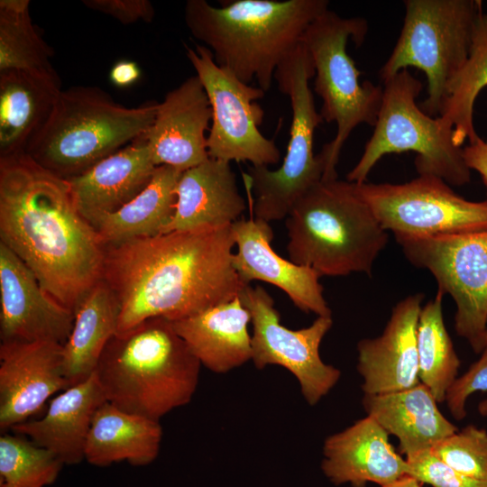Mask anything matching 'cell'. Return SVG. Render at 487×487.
Wrapping results in <instances>:
<instances>
[{"label": "cell", "instance_id": "6da1fadb", "mask_svg": "<svg viewBox=\"0 0 487 487\" xmlns=\"http://www.w3.org/2000/svg\"><path fill=\"white\" fill-rule=\"evenodd\" d=\"M232 225L105 245L102 280L120 307L117 334L154 317L177 321L230 301L247 286L233 265Z\"/></svg>", "mask_w": 487, "mask_h": 487}, {"label": "cell", "instance_id": "7a4b0ae2", "mask_svg": "<svg viewBox=\"0 0 487 487\" xmlns=\"http://www.w3.org/2000/svg\"><path fill=\"white\" fill-rule=\"evenodd\" d=\"M0 238L42 289L75 312L103 275L105 245L66 179L26 153L0 158Z\"/></svg>", "mask_w": 487, "mask_h": 487}, {"label": "cell", "instance_id": "3957f363", "mask_svg": "<svg viewBox=\"0 0 487 487\" xmlns=\"http://www.w3.org/2000/svg\"><path fill=\"white\" fill-rule=\"evenodd\" d=\"M328 5L327 0H234L216 7L188 0L184 20L217 65L246 84L255 79L266 92L280 61Z\"/></svg>", "mask_w": 487, "mask_h": 487}, {"label": "cell", "instance_id": "277c9868", "mask_svg": "<svg viewBox=\"0 0 487 487\" xmlns=\"http://www.w3.org/2000/svg\"><path fill=\"white\" fill-rule=\"evenodd\" d=\"M200 366L172 322L154 317L113 336L95 372L106 401L159 420L191 400Z\"/></svg>", "mask_w": 487, "mask_h": 487}, {"label": "cell", "instance_id": "5b68a950", "mask_svg": "<svg viewBox=\"0 0 487 487\" xmlns=\"http://www.w3.org/2000/svg\"><path fill=\"white\" fill-rule=\"evenodd\" d=\"M285 225L292 262L321 276L370 275L388 242L387 231L354 184L322 179L294 204Z\"/></svg>", "mask_w": 487, "mask_h": 487}, {"label": "cell", "instance_id": "8992f818", "mask_svg": "<svg viewBox=\"0 0 487 487\" xmlns=\"http://www.w3.org/2000/svg\"><path fill=\"white\" fill-rule=\"evenodd\" d=\"M157 107L153 101L126 107L93 86L62 89L24 153L57 176L73 178L143 136Z\"/></svg>", "mask_w": 487, "mask_h": 487}, {"label": "cell", "instance_id": "52a82bcc", "mask_svg": "<svg viewBox=\"0 0 487 487\" xmlns=\"http://www.w3.org/2000/svg\"><path fill=\"white\" fill-rule=\"evenodd\" d=\"M363 18H344L326 10L304 32L301 42L310 53L315 68L314 90L322 100L323 120L336 124L335 138L322 152L326 157L323 179H337L335 167L351 133L361 124L374 126L383 88L371 81L360 83L361 72L346 51L352 40L360 46L367 34Z\"/></svg>", "mask_w": 487, "mask_h": 487}, {"label": "cell", "instance_id": "ba28073f", "mask_svg": "<svg viewBox=\"0 0 487 487\" xmlns=\"http://www.w3.org/2000/svg\"><path fill=\"white\" fill-rule=\"evenodd\" d=\"M315 76L312 58L300 41L274 73L279 91L291 106V125L286 155L277 170L249 166L245 174L254 199L255 218L268 223L286 219L297 200L323 179L326 158L313 152L314 133L324 122L317 111L308 80Z\"/></svg>", "mask_w": 487, "mask_h": 487}, {"label": "cell", "instance_id": "9c48e42d", "mask_svg": "<svg viewBox=\"0 0 487 487\" xmlns=\"http://www.w3.org/2000/svg\"><path fill=\"white\" fill-rule=\"evenodd\" d=\"M383 96L374 131L362 157L347 174V181L363 183L384 155L414 152L418 175L436 176L448 185L464 186L471 180L463 147L454 143L453 130L439 117L426 114L416 103L422 83L409 69L383 81Z\"/></svg>", "mask_w": 487, "mask_h": 487}, {"label": "cell", "instance_id": "30bf717a", "mask_svg": "<svg viewBox=\"0 0 487 487\" xmlns=\"http://www.w3.org/2000/svg\"><path fill=\"white\" fill-rule=\"evenodd\" d=\"M402 30L394 49L380 69L382 81L414 67L427 79V97L420 108L440 115L448 89L464 62L476 20L482 12L480 0H406Z\"/></svg>", "mask_w": 487, "mask_h": 487}, {"label": "cell", "instance_id": "8fae6325", "mask_svg": "<svg viewBox=\"0 0 487 487\" xmlns=\"http://www.w3.org/2000/svg\"><path fill=\"white\" fill-rule=\"evenodd\" d=\"M407 260L435 277L456 305L455 328L476 354L485 347L487 231L395 237Z\"/></svg>", "mask_w": 487, "mask_h": 487}, {"label": "cell", "instance_id": "7c38bea8", "mask_svg": "<svg viewBox=\"0 0 487 487\" xmlns=\"http://www.w3.org/2000/svg\"><path fill=\"white\" fill-rule=\"evenodd\" d=\"M186 56L205 88L212 110L207 140L209 158L226 162L249 161L256 167L278 163L280 151L259 130L264 111L256 101L264 96L265 91L243 82L217 65L204 45H186Z\"/></svg>", "mask_w": 487, "mask_h": 487}, {"label": "cell", "instance_id": "4fadbf2b", "mask_svg": "<svg viewBox=\"0 0 487 487\" xmlns=\"http://www.w3.org/2000/svg\"><path fill=\"white\" fill-rule=\"evenodd\" d=\"M354 184L381 225L394 237L487 231V200H468L438 177L418 175L401 184Z\"/></svg>", "mask_w": 487, "mask_h": 487}, {"label": "cell", "instance_id": "5bb4252c", "mask_svg": "<svg viewBox=\"0 0 487 487\" xmlns=\"http://www.w3.org/2000/svg\"><path fill=\"white\" fill-rule=\"evenodd\" d=\"M253 325L252 361L257 369L277 364L298 380L309 405H316L340 379L341 372L325 363L319 346L330 330L332 317H317L308 327L292 330L280 323L274 300L261 287L245 286L239 294Z\"/></svg>", "mask_w": 487, "mask_h": 487}, {"label": "cell", "instance_id": "9a60e30c", "mask_svg": "<svg viewBox=\"0 0 487 487\" xmlns=\"http://www.w3.org/2000/svg\"><path fill=\"white\" fill-rule=\"evenodd\" d=\"M1 341L54 342L64 345L74 312L56 301L33 272L0 243Z\"/></svg>", "mask_w": 487, "mask_h": 487}, {"label": "cell", "instance_id": "2e32d148", "mask_svg": "<svg viewBox=\"0 0 487 487\" xmlns=\"http://www.w3.org/2000/svg\"><path fill=\"white\" fill-rule=\"evenodd\" d=\"M69 388L62 345L5 341L0 345V428L11 429L37 413L55 392Z\"/></svg>", "mask_w": 487, "mask_h": 487}, {"label": "cell", "instance_id": "e0dca14e", "mask_svg": "<svg viewBox=\"0 0 487 487\" xmlns=\"http://www.w3.org/2000/svg\"><path fill=\"white\" fill-rule=\"evenodd\" d=\"M211 121L209 99L197 75L169 91L144 134L154 164L185 171L208 160Z\"/></svg>", "mask_w": 487, "mask_h": 487}, {"label": "cell", "instance_id": "ac0fdd59", "mask_svg": "<svg viewBox=\"0 0 487 487\" xmlns=\"http://www.w3.org/2000/svg\"><path fill=\"white\" fill-rule=\"evenodd\" d=\"M237 252L233 265L240 280L271 283L283 290L292 303L306 313L332 317L319 282L311 268L286 260L271 245L273 231L270 223L258 218H241L232 225Z\"/></svg>", "mask_w": 487, "mask_h": 487}, {"label": "cell", "instance_id": "d6986e66", "mask_svg": "<svg viewBox=\"0 0 487 487\" xmlns=\"http://www.w3.org/2000/svg\"><path fill=\"white\" fill-rule=\"evenodd\" d=\"M424 295L399 301L382 332L357 345V371L364 394H384L411 389L420 383L417 328Z\"/></svg>", "mask_w": 487, "mask_h": 487}, {"label": "cell", "instance_id": "ffe728a7", "mask_svg": "<svg viewBox=\"0 0 487 487\" xmlns=\"http://www.w3.org/2000/svg\"><path fill=\"white\" fill-rule=\"evenodd\" d=\"M388 433L371 417L357 420L324 442L322 469L335 484L384 486L408 475L406 459L389 442Z\"/></svg>", "mask_w": 487, "mask_h": 487}, {"label": "cell", "instance_id": "44dd1931", "mask_svg": "<svg viewBox=\"0 0 487 487\" xmlns=\"http://www.w3.org/2000/svg\"><path fill=\"white\" fill-rule=\"evenodd\" d=\"M156 168L143 135L66 180L78 211L90 222L134 198L151 181Z\"/></svg>", "mask_w": 487, "mask_h": 487}, {"label": "cell", "instance_id": "7402d4cb", "mask_svg": "<svg viewBox=\"0 0 487 487\" xmlns=\"http://www.w3.org/2000/svg\"><path fill=\"white\" fill-rule=\"evenodd\" d=\"M175 212L161 234L233 225L246 209L230 162L209 158L183 171Z\"/></svg>", "mask_w": 487, "mask_h": 487}, {"label": "cell", "instance_id": "603a6c76", "mask_svg": "<svg viewBox=\"0 0 487 487\" xmlns=\"http://www.w3.org/2000/svg\"><path fill=\"white\" fill-rule=\"evenodd\" d=\"M106 401L96 372L62 391L40 419L24 421L10 430L57 456L64 464L85 459V446L96 409Z\"/></svg>", "mask_w": 487, "mask_h": 487}, {"label": "cell", "instance_id": "cb8c5ba5", "mask_svg": "<svg viewBox=\"0 0 487 487\" xmlns=\"http://www.w3.org/2000/svg\"><path fill=\"white\" fill-rule=\"evenodd\" d=\"M61 90L55 69L0 72V158L25 152Z\"/></svg>", "mask_w": 487, "mask_h": 487}, {"label": "cell", "instance_id": "d4e9b609", "mask_svg": "<svg viewBox=\"0 0 487 487\" xmlns=\"http://www.w3.org/2000/svg\"><path fill=\"white\" fill-rule=\"evenodd\" d=\"M171 322L201 365L212 372H227L252 360L251 316L239 296Z\"/></svg>", "mask_w": 487, "mask_h": 487}, {"label": "cell", "instance_id": "484cf974", "mask_svg": "<svg viewBox=\"0 0 487 487\" xmlns=\"http://www.w3.org/2000/svg\"><path fill=\"white\" fill-rule=\"evenodd\" d=\"M437 401L423 383L396 392L364 394L363 405L388 434L395 436L406 456L431 449L458 431L438 409Z\"/></svg>", "mask_w": 487, "mask_h": 487}, {"label": "cell", "instance_id": "4316f807", "mask_svg": "<svg viewBox=\"0 0 487 487\" xmlns=\"http://www.w3.org/2000/svg\"><path fill=\"white\" fill-rule=\"evenodd\" d=\"M159 420L120 409L108 401L95 412L85 446V460L96 466L126 461L146 465L159 454Z\"/></svg>", "mask_w": 487, "mask_h": 487}, {"label": "cell", "instance_id": "83f0119b", "mask_svg": "<svg viewBox=\"0 0 487 487\" xmlns=\"http://www.w3.org/2000/svg\"><path fill=\"white\" fill-rule=\"evenodd\" d=\"M74 315L71 332L62 345L69 387L95 372L106 345L117 334L120 307L113 290L100 280L82 298Z\"/></svg>", "mask_w": 487, "mask_h": 487}, {"label": "cell", "instance_id": "f1b7e54d", "mask_svg": "<svg viewBox=\"0 0 487 487\" xmlns=\"http://www.w3.org/2000/svg\"><path fill=\"white\" fill-rule=\"evenodd\" d=\"M183 171L158 166L148 185L114 213L89 223L104 245L161 234L170 221L177 202L176 188Z\"/></svg>", "mask_w": 487, "mask_h": 487}, {"label": "cell", "instance_id": "f546056e", "mask_svg": "<svg viewBox=\"0 0 487 487\" xmlns=\"http://www.w3.org/2000/svg\"><path fill=\"white\" fill-rule=\"evenodd\" d=\"M487 86V14H479L473 33L468 58L448 89L441 115L442 124L453 130L455 146L462 148L477 136L473 107L479 93Z\"/></svg>", "mask_w": 487, "mask_h": 487}, {"label": "cell", "instance_id": "4dcf8cb0", "mask_svg": "<svg viewBox=\"0 0 487 487\" xmlns=\"http://www.w3.org/2000/svg\"><path fill=\"white\" fill-rule=\"evenodd\" d=\"M444 295L438 290L435 298L421 308L417 328L419 381L438 403L445 401L447 391L458 377L461 364L444 323Z\"/></svg>", "mask_w": 487, "mask_h": 487}, {"label": "cell", "instance_id": "1f68e13d", "mask_svg": "<svg viewBox=\"0 0 487 487\" xmlns=\"http://www.w3.org/2000/svg\"><path fill=\"white\" fill-rule=\"evenodd\" d=\"M28 0L0 1V72L48 71L51 48L32 23Z\"/></svg>", "mask_w": 487, "mask_h": 487}, {"label": "cell", "instance_id": "d6a6232c", "mask_svg": "<svg viewBox=\"0 0 487 487\" xmlns=\"http://www.w3.org/2000/svg\"><path fill=\"white\" fill-rule=\"evenodd\" d=\"M63 463L22 436L0 437V487H45L59 476Z\"/></svg>", "mask_w": 487, "mask_h": 487}, {"label": "cell", "instance_id": "836d02e7", "mask_svg": "<svg viewBox=\"0 0 487 487\" xmlns=\"http://www.w3.org/2000/svg\"><path fill=\"white\" fill-rule=\"evenodd\" d=\"M431 452L457 472L487 482V431L468 425L436 443Z\"/></svg>", "mask_w": 487, "mask_h": 487}, {"label": "cell", "instance_id": "e575fe53", "mask_svg": "<svg viewBox=\"0 0 487 487\" xmlns=\"http://www.w3.org/2000/svg\"><path fill=\"white\" fill-rule=\"evenodd\" d=\"M408 475L434 487H487V482L470 478L436 457L430 449L406 456Z\"/></svg>", "mask_w": 487, "mask_h": 487}, {"label": "cell", "instance_id": "d590c367", "mask_svg": "<svg viewBox=\"0 0 487 487\" xmlns=\"http://www.w3.org/2000/svg\"><path fill=\"white\" fill-rule=\"evenodd\" d=\"M487 391V345L481 352L480 358L470 368L456 378L446 392L447 408L456 420L466 416L465 403L468 398L476 391Z\"/></svg>", "mask_w": 487, "mask_h": 487}, {"label": "cell", "instance_id": "8d00e7d4", "mask_svg": "<svg viewBox=\"0 0 487 487\" xmlns=\"http://www.w3.org/2000/svg\"><path fill=\"white\" fill-rule=\"evenodd\" d=\"M82 4L93 11L105 14L123 24L142 21L151 23L155 15L148 0H83Z\"/></svg>", "mask_w": 487, "mask_h": 487}, {"label": "cell", "instance_id": "74e56055", "mask_svg": "<svg viewBox=\"0 0 487 487\" xmlns=\"http://www.w3.org/2000/svg\"><path fill=\"white\" fill-rule=\"evenodd\" d=\"M463 154L468 168L479 173L487 189V142L477 136L463 148Z\"/></svg>", "mask_w": 487, "mask_h": 487}, {"label": "cell", "instance_id": "f35d334b", "mask_svg": "<svg viewBox=\"0 0 487 487\" xmlns=\"http://www.w3.org/2000/svg\"><path fill=\"white\" fill-rule=\"evenodd\" d=\"M141 77L139 66L131 60H119L111 69L109 78L118 87L133 85Z\"/></svg>", "mask_w": 487, "mask_h": 487}, {"label": "cell", "instance_id": "ab89813d", "mask_svg": "<svg viewBox=\"0 0 487 487\" xmlns=\"http://www.w3.org/2000/svg\"><path fill=\"white\" fill-rule=\"evenodd\" d=\"M381 487H422L416 479L409 475H405L392 483Z\"/></svg>", "mask_w": 487, "mask_h": 487}, {"label": "cell", "instance_id": "60d3db41", "mask_svg": "<svg viewBox=\"0 0 487 487\" xmlns=\"http://www.w3.org/2000/svg\"><path fill=\"white\" fill-rule=\"evenodd\" d=\"M478 412L482 416H487V399L482 400L478 405Z\"/></svg>", "mask_w": 487, "mask_h": 487}, {"label": "cell", "instance_id": "b9f144b4", "mask_svg": "<svg viewBox=\"0 0 487 487\" xmlns=\"http://www.w3.org/2000/svg\"><path fill=\"white\" fill-rule=\"evenodd\" d=\"M487 345V326H486V332H485V345Z\"/></svg>", "mask_w": 487, "mask_h": 487}]
</instances>
